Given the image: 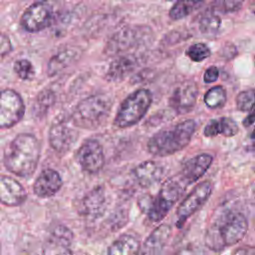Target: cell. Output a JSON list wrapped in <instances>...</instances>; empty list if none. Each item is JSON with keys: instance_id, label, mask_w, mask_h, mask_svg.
Instances as JSON below:
<instances>
[{"instance_id": "cell-1", "label": "cell", "mask_w": 255, "mask_h": 255, "mask_svg": "<svg viewBox=\"0 0 255 255\" xmlns=\"http://www.w3.org/2000/svg\"><path fill=\"white\" fill-rule=\"evenodd\" d=\"M40 154L38 138L31 133H19L5 147L4 164L11 173L29 177L38 166Z\"/></svg>"}, {"instance_id": "cell-2", "label": "cell", "mask_w": 255, "mask_h": 255, "mask_svg": "<svg viewBox=\"0 0 255 255\" xmlns=\"http://www.w3.org/2000/svg\"><path fill=\"white\" fill-rule=\"evenodd\" d=\"M248 230V221L241 212H227L213 222L205 232L204 243L210 250L219 252L243 239Z\"/></svg>"}, {"instance_id": "cell-3", "label": "cell", "mask_w": 255, "mask_h": 255, "mask_svg": "<svg viewBox=\"0 0 255 255\" xmlns=\"http://www.w3.org/2000/svg\"><path fill=\"white\" fill-rule=\"evenodd\" d=\"M195 129L196 123L193 120H185L172 127L161 128L148 139L147 150L150 154L159 157L173 154L188 145Z\"/></svg>"}, {"instance_id": "cell-4", "label": "cell", "mask_w": 255, "mask_h": 255, "mask_svg": "<svg viewBox=\"0 0 255 255\" xmlns=\"http://www.w3.org/2000/svg\"><path fill=\"white\" fill-rule=\"evenodd\" d=\"M112 101L105 95H93L82 100L75 108L72 122L77 128H97L109 117Z\"/></svg>"}, {"instance_id": "cell-5", "label": "cell", "mask_w": 255, "mask_h": 255, "mask_svg": "<svg viewBox=\"0 0 255 255\" xmlns=\"http://www.w3.org/2000/svg\"><path fill=\"white\" fill-rule=\"evenodd\" d=\"M151 102L152 95L147 89L134 91L121 104L114 125L120 128L134 126L145 116Z\"/></svg>"}, {"instance_id": "cell-6", "label": "cell", "mask_w": 255, "mask_h": 255, "mask_svg": "<svg viewBox=\"0 0 255 255\" xmlns=\"http://www.w3.org/2000/svg\"><path fill=\"white\" fill-rule=\"evenodd\" d=\"M186 185L179 179L167 178L161 185L158 194L152 197L150 205L145 212L148 219L159 222L169 212L171 207L182 195Z\"/></svg>"}, {"instance_id": "cell-7", "label": "cell", "mask_w": 255, "mask_h": 255, "mask_svg": "<svg viewBox=\"0 0 255 255\" xmlns=\"http://www.w3.org/2000/svg\"><path fill=\"white\" fill-rule=\"evenodd\" d=\"M213 190V183L210 180H204L187 194V196L180 202L176 210V226L182 227L184 222L194 212H196L209 198Z\"/></svg>"}, {"instance_id": "cell-8", "label": "cell", "mask_w": 255, "mask_h": 255, "mask_svg": "<svg viewBox=\"0 0 255 255\" xmlns=\"http://www.w3.org/2000/svg\"><path fill=\"white\" fill-rule=\"evenodd\" d=\"M25 114L22 97L12 89L0 91V128H9L18 124Z\"/></svg>"}, {"instance_id": "cell-9", "label": "cell", "mask_w": 255, "mask_h": 255, "mask_svg": "<svg viewBox=\"0 0 255 255\" xmlns=\"http://www.w3.org/2000/svg\"><path fill=\"white\" fill-rule=\"evenodd\" d=\"M78 138V129L72 120L62 117L51 125L49 129V142L51 147L60 153L70 150Z\"/></svg>"}, {"instance_id": "cell-10", "label": "cell", "mask_w": 255, "mask_h": 255, "mask_svg": "<svg viewBox=\"0 0 255 255\" xmlns=\"http://www.w3.org/2000/svg\"><path fill=\"white\" fill-rule=\"evenodd\" d=\"M53 19L52 5L47 1H38L24 11L21 17V26L27 32L36 33L49 27Z\"/></svg>"}, {"instance_id": "cell-11", "label": "cell", "mask_w": 255, "mask_h": 255, "mask_svg": "<svg viewBox=\"0 0 255 255\" xmlns=\"http://www.w3.org/2000/svg\"><path fill=\"white\" fill-rule=\"evenodd\" d=\"M146 27H125L118 31L108 42L106 53L108 55H118L134 46L139 45L148 37Z\"/></svg>"}, {"instance_id": "cell-12", "label": "cell", "mask_w": 255, "mask_h": 255, "mask_svg": "<svg viewBox=\"0 0 255 255\" xmlns=\"http://www.w3.org/2000/svg\"><path fill=\"white\" fill-rule=\"evenodd\" d=\"M77 159L82 169L88 173H98L105 164L102 144L94 138L85 140L77 151Z\"/></svg>"}, {"instance_id": "cell-13", "label": "cell", "mask_w": 255, "mask_h": 255, "mask_svg": "<svg viewBox=\"0 0 255 255\" xmlns=\"http://www.w3.org/2000/svg\"><path fill=\"white\" fill-rule=\"evenodd\" d=\"M197 96V85L189 81L183 82L173 90L168 101L169 107L177 114L189 113L195 106Z\"/></svg>"}, {"instance_id": "cell-14", "label": "cell", "mask_w": 255, "mask_h": 255, "mask_svg": "<svg viewBox=\"0 0 255 255\" xmlns=\"http://www.w3.org/2000/svg\"><path fill=\"white\" fill-rule=\"evenodd\" d=\"M213 157L208 153H200L187 161L182 166L180 172V180L189 185L196 182L210 167Z\"/></svg>"}, {"instance_id": "cell-15", "label": "cell", "mask_w": 255, "mask_h": 255, "mask_svg": "<svg viewBox=\"0 0 255 255\" xmlns=\"http://www.w3.org/2000/svg\"><path fill=\"white\" fill-rule=\"evenodd\" d=\"M73 232L64 225H56L51 231L44 245V253L67 254L72 253L70 246L73 242Z\"/></svg>"}, {"instance_id": "cell-16", "label": "cell", "mask_w": 255, "mask_h": 255, "mask_svg": "<svg viewBox=\"0 0 255 255\" xmlns=\"http://www.w3.org/2000/svg\"><path fill=\"white\" fill-rule=\"evenodd\" d=\"M27 198L26 189L15 178L0 175V202L7 206L21 205Z\"/></svg>"}, {"instance_id": "cell-17", "label": "cell", "mask_w": 255, "mask_h": 255, "mask_svg": "<svg viewBox=\"0 0 255 255\" xmlns=\"http://www.w3.org/2000/svg\"><path fill=\"white\" fill-rule=\"evenodd\" d=\"M63 185L59 172L52 168L44 169L36 178L33 190L40 198H48L55 195Z\"/></svg>"}, {"instance_id": "cell-18", "label": "cell", "mask_w": 255, "mask_h": 255, "mask_svg": "<svg viewBox=\"0 0 255 255\" xmlns=\"http://www.w3.org/2000/svg\"><path fill=\"white\" fill-rule=\"evenodd\" d=\"M138 66V60L134 55H124L116 58L109 66L106 73L108 82L117 83L128 77Z\"/></svg>"}, {"instance_id": "cell-19", "label": "cell", "mask_w": 255, "mask_h": 255, "mask_svg": "<svg viewBox=\"0 0 255 255\" xmlns=\"http://www.w3.org/2000/svg\"><path fill=\"white\" fill-rule=\"evenodd\" d=\"M133 176L137 183L147 188L158 182L163 174V168L153 160H146L137 164L132 170Z\"/></svg>"}, {"instance_id": "cell-20", "label": "cell", "mask_w": 255, "mask_h": 255, "mask_svg": "<svg viewBox=\"0 0 255 255\" xmlns=\"http://www.w3.org/2000/svg\"><path fill=\"white\" fill-rule=\"evenodd\" d=\"M106 194L103 186H97L85 195L82 200L81 213L92 218L101 216L105 211Z\"/></svg>"}, {"instance_id": "cell-21", "label": "cell", "mask_w": 255, "mask_h": 255, "mask_svg": "<svg viewBox=\"0 0 255 255\" xmlns=\"http://www.w3.org/2000/svg\"><path fill=\"white\" fill-rule=\"evenodd\" d=\"M171 235L169 224H160L144 240L141 252L144 254H156L162 251Z\"/></svg>"}, {"instance_id": "cell-22", "label": "cell", "mask_w": 255, "mask_h": 255, "mask_svg": "<svg viewBox=\"0 0 255 255\" xmlns=\"http://www.w3.org/2000/svg\"><path fill=\"white\" fill-rule=\"evenodd\" d=\"M239 128L235 121L231 118L222 117L219 119L211 120L204 128L203 134L207 137H213L222 134L226 137L234 136L238 133Z\"/></svg>"}, {"instance_id": "cell-23", "label": "cell", "mask_w": 255, "mask_h": 255, "mask_svg": "<svg viewBox=\"0 0 255 255\" xmlns=\"http://www.w3.org/2000/svg\"><path fill=\"white\" fill-rule=\"evenodd\" d=\"M79 57V52L75 49H65L54 55L47 65V74L49 76H54L72 63H74Z\"/></svg>"}, {"instance_id": "cell-24", "label": "cell", "mask_w": 255, "mask_h": 255, "mask_svg": "<svg viewBox=\"0 0 255 255\" xmlns=\"http://www.w3.org/2000/svg\"><path fill=\"white\" fill-rule=\"evenodd\" d=\"M139 249V241L135 237L124 234L110 245L108 253L111 255H131L138 253Z\"/></svg>"}, {"instance_id": "cell-25", "label": "cell", "mask_w": 255, "mask_h": 255, "mask_svg": "<svg viewBox=\"0 0 255 255\" xmlns=\"http://www.w3.org/2000/svg\"><path fill=\"white\" fill-rule=\"evenodd\" d=\"M205 0H176L169 10V17L172 20H179L198 9Z\"/></svg>"}, {"instance_id": "cell-26", "label": "cell", "mask_w": 255, "mask_h": 255, "mask_svg": "<svg viewBox=\"0 0 255 255\" xmlns=\"http://www.w3.org/2000/svg\"><path fill=\"white\" fill-rule=\"evenodd\" d=\"M56 96L52 90L45 89L41 91L34 103L33 106V113L36 118H42L44 117L47 112L50 110V108L55 103Z\"/></svg>"}, {"instance_id": "cell-27", "label": "cell", "mask_w": 255, "mask_h": 255, "mask_svg": "<svg viewBox=\"0 0 255 255\" xmlns=\"http://www.w3.org/2000/svg\"><path fill=\"white\" fill-rule=\"evenodd\" d=\"M203 100L209 109L221 108L225 105L227 100L226 91L222 86H215L205 93Z\"/></svg>"}, {"instance_id": "cell-28", "label": "cell", "mask_w": 255, "mask_h": 255, "mask_svg": "<svg viewBox=\"0 0 255 255\" xmlns=\"http://www.w3.org/2000/svg\"><path fill=\"white\" fill-rule=\"evenodd\" d=\"M221 26V20L216 13L205 14L199 21V31L206 36H213L218 33Z\"/></svg>"}, {"instance_id": "cell-29", "label": "cell", "mask_w": 255, "mask_h": 255, "mask_svg": "<svg viewBox=\"0 0 255 255\" xmlns=\"http://www.w3.org/2000/svg\"><path fill=\"white\" fill-rule=\"evenodd\" d=\"M244 0H214L211 3V11L214 13H233L238 11Z\"/></svg>"}, {"instance_id": "cell-30", "label": "cell", "mask_w": 255, "mask_h": 255, "mask_svg": "<svg viewBox=\"0 0 255 255\" xmlns=\"http://www.w3.org/2000/svg\"><path fill=\"white\" fill-rule=\"evenodd\" d=\"M236 108L240 112H249L255 104V89H247L240 92L235 100Z\"/></svg>"}, {"instance_id": "cell-31", "label": "cell", "mask_w": 255, "mask_h": 255, "mask_svg": "<svg viewBox=\"0 0 255 255\" xmlns=\"http://www.w3.org/2000/svg\"><path fill=\"white\" fill-rule=\"evenodd\" d=\"M185 54L193 62L199 63V62H202L203 60L207 59L210 56L211 51H210V49L208 48V46L206 44H204V43H195V44H192L191 46L188 47Z\"/></svg>"}, {"instance_id": "cell-32", "label": "cell", "mask_w": 255, "mask_h": 255, "mask_svg": "<svg viewBox=\"0 0 255 255\" xmlns=\"http://www.w3.org/2000/svg\"><path fill=\"white\" fill-rule=\"evenodd\" d=\"M14 72L16 75L24 80H32L35 76V69L32 63L27 59H20L14 63Z\"/></svg>"}, {"instance_id": "cell-33", "label": "cell", "mask_w": 255, "mask_h": 255, "mask_svg": "<svg viewBox=\"0 0 255 255\" xmlns=\"http://www.w3.org/2000/svg\"><path fill=\"white\" fill-rule=\"evenodd\" d=\"M12 51V44L10 38L0 32V60H2L5 56H7Z\"/></svg>"}, {"instance_id": "cell-34", "label": "cell", "mask_w": 255, "mask_h": 255, "mask_svg": "<svg viewBox=\"0 0 255 255\" xmlns=\"http://www.w3.org/2000/svg\"><path fill=\"white\" fill-rule=\"evenodd\" d=\"M218 77H219V70H218V68L215 67V66H211L208 69H206V71L204 73V76H203V81L206 84L213 83V82H215L218 79Z\"/></svg>"}, {"instance_id": "cell-35", "label": "cell", "mask_w": 255, "mask_h": 255, "mask_svg": "<svg viewBox=\"0 0 255 255\" xmlns=\"http://www.w3.org/2000/svg\"><path fill=\"white\" fill-rule=\"evenodd\" d=\"M220 54H221V57L229 60V59H232L233 57L236 56L237 50H236V47L234 45H232L231 43H226L222 47Z\"/></svg>"}, {"instance_id": "cell-36", "label": "cell", "mask_w": 255, "mask_h": 255, "mask_svg": "<svg viewBox=\"0 0 255 255\" xmlns=\"http://www.w3.org/2000/svg\"><path fill=\"white\" fill-rule=\"evenodd\" d=\"M249 112L250 113L248 114V116L242 122V125L245 128H248V127H250L251 125H253L255 123V104H254V106L252 107V109Z\"/></svg>"}, {"instance_id": "cell-37", "label": "cell", "mask_w": 255, "mask_h": 255, "mask_svg": "<svg viewBox=\"0 0 255 255\" xmlns=\"http://www.w3.org/2000/svg\"><path fill=\"white\" fill-rule=\"evenodd\" d=\"M255 253V249H253V248H249V250H246V249H243V248H240V249H238V250H235L233 253L234 254H238V253H242V254H246V253Z\"/></svg>"}, {"instance_id": "cell-38", "label": "cell", "mask_w": 255, "mask_h": 255, "mask_svg": "<svg viewBox=\"0 0 255 255\" xmlns=\"http://www.w3.org/2000/svg\"><path fill=\"white\" fill-rule=\"evenodd\" d=\"M249 139H250L251 145H252L253 147H255V128H253V130H252L251 133L249 134Z\"/></svg>"}, {"instance_id": "cell-39", "label": "cell", "mask_w": 255, "mask_h": 255, "mask_svg": "<svg viewBox=\"0 0 255 255\" xmlns=\"http://www.w3.org/2000/svg\"><path fill=\"white\" fill-rule=\"evenodd\" d=\"M252 10H253V13L255 14V4H254V7H253V9H252Z\"/></svg>"}, {"instance_id": "cell-40", "label": "cell", "mask_w": 255, "mask_h": 255, "mask_svg": "<svg viewBox=\"0 0 255 255\" xmlns=\"http://www.w3.org/2000/svg\"><path fill=\"white\" fill-rule=\"evenodd\" d=\"M0 252H1V243H0Z\"/></svg>"}, {"instance_id": "cell-41", "label": "cell", "mask_w": 255, "mask_h": 255, "mask_svg": "<svg viewBox=\"0 0 255 255\" xmlns=\"http://www.w3.org/2000/svg\"><path fill=\"white\" fill-rule=\"evenodd\" d=\"M170 1H176V0H170Z\"/></svg>"}]
</instances>
